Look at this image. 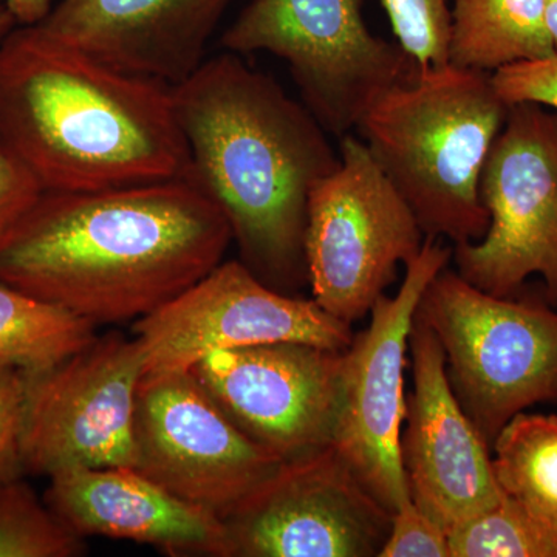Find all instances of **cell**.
<instances>
[{
    "label": "cell",
    "mask_w": 557,
    "mask_h": 557,
    "mask_svg": "<svg viewBox=\"0 0 557 557\" xmlns=\"http://www.w3.org/2000/svg\"><path fill=\"white\" fill-rule=\"evenodd\" d=\"M228 219L188 178L42 193L0 236V281L98 324L148 317L208 276Z\"/></svg>",
    "instance_id": "1"
},
{
    "label": "cell",
    "mask_w": 557,
    "mask_h": 557,
    "mask_svg": "<svg viewBox=\"0 0 557 557\" xmlns=\"http://www.w3.org/2000/svg\"><path fill=\"white\" fill-rule=\"evenodd\" d=\"M171 94L188 148L185 178L228 219L240 262L278 292L309 284L310 194L341 163L329 132L271 76L226 50Z\"/></svg>",
    "instance_id": "2"
},
{
    "label": "cell",
    "mask_w": 557,
    "mask_h": 557,
    "mask_svg": "<svg viewBox=\"0 0 557 557\" xmlns=\"http://www.w3.org/2000/svg\"><path fill=\"white\" fill-rule=\"evenodd\" d=\"M171 90L21 25L0 46V143L42 193L183 178L188 148Z\"/></svg>",
    "instance_id": "3"
},
{
    "label": "cell",
    "mask_w": 557,
    "mask_h": 557,
    "mask_svg": "<svg viewBox=\"0 0 557 557\" xmlns=\"http://www.w3.org/2000/svg\"><path fill=\"white\" fill-rule=\"evenodd\" d=\"M508 109L491 73L448 62L384 91L355 129L424 237L469 244L490 226L480 177Z\"/></svg>",
    "instance_id": "4"
},
{
    "label": "cell",
    "mask_w": 557,
    "mask_h": 557,
    "mask_svg": "<svg viewBox=\"0 0 557 557\" xmlns=\"http://www.w3.org/2000/svg\"><path fill=\"white\" fill-rule=\"evenodd\" d=\"M416 317L437 335L454 394L490 446L512 417L557 405V310L545 296H494L446 267Z\"/></svg>",
    "instance_id": "5"
},
{
    "label": "cell",
    "mask_w": 557,
    "mask_h": 557,
    "mask_svg": "<svg viewBox=\"0 0 557 557\" xmlns=\"http://www.w3.org/2000/svg\"><path fill=\"white\" fill-rule=\"evenodd\" d=\"M366 0H251L220 46L270 53L288 65L304 104L332 135L350 134L366 109L418 69L398 44L373 35Z\"/></svg>",
    "instance_id": "6"
},
{
    "label": "cell",
    "mask_w": 557,
    "mask_h": 557,
    "mask_svg": "<svg viewBox=\"0 0 557 557\" xmlns=\"http://www.w3.org/2000/svg\"><path fill=\"white\" fill-rule=\"evenodd\" d=\"M339 156V166L311 190L304 251L313 299L354 324L426 237L361 138L343 135Z\"/></svg>",
    "instance_id": "7"
},
{
    "label": "cell",
    "mask_w": 557,
    "mask_h": 557,
    "mask_svg": "<svg viewBox=\"0 0 557 557\" xmlns=\"http://www.w3.org/2000/svg\"><path fill=\"white\" fill-rule=\"evenodd\" d=\"M480 200L490 226L482 239L454 245L457 273L494 296L516 295L537 274L557 309V112L536 102L509 106L483 166Z\"/></svg>",
    "instance_id": "8"
},
{
    "label": "cell",
    "mask_w": 557,
    "mask_h": 557,
    "mask_svg": "<svg viewBox=\"0 0 557 557\" xmlns=\"http://www.w3.org/2000/svg\"><path fill=\"white\" fill-rule=\"evenodd\" d=\"M450 258L453 248L426 237L420 255L406 265L397 295L380 296L369 327L354 335L343 354L330 445L392 515L412 500L401 461L410 330L424 289Z\"/></svg>",
    "instance_id": "9"
},
{
    "label": "cell",
    "mask_w": 557,
    "mask_h": 557,
    "mask_svg": "<svg viewBox=\"0 0 557 557\" xmlns=\"http://www.w3.org/2000/svg\"><path fill=\"white\" fill-rule=\"evenodd\" d=\"M145 375L137 338H95L53 368L25 372L22 461L53 475L72 468H135V405Z\"/></svg>",
    "instance_id": "10"
},
{
    "label": "cell",
    "mask_w": 557,
    "mask_h": 557,
    "mask_svg": "<svg viewBox=\"0 0 557 557\" xmlns=\"http://www.w3.org/2000/svg\"><path fill=\"white\" fill-rule=\"evenodd\" d=\"M134 435L137 471L222 520L284 463L252 443L190 370L143 375Z\"/></svg>",
    "instance_id": "11"
},
{
    "label": "cell",
    "mask_w": 557,
    "mask_h": 557,
    "mask_svg": "<svg viewBox=\"0 0 557 557\" xmlns=\"http://www.w3.org/2000/svg\"><path fill=\"white\" fill-rule=\"evenodd\" d=\"M351 324L314 299L296 298L260 281L240 260L208 276L134 324L145 351V375L189 370L211 351L304 343L344 351Z\"/></svg>",
    "instance_id": "12"
},
{
    "label": "cell",
    "mask_w": 557,
    "mask_h": 557,
    "mask_svg": "<svg viewBox=\"0 0 557 557\" xmlns=\"http://www.w3.org/2000/svg\"><path fill=\"white\" fill-rule=\"evenodd\" d=\"M223 523L230 557H380L392 512L327 445L284 461Z\"/></svg>",
    "instance_id": "13"
},
{
    "label": "cell",
    "mask_w": 557,
    "mask_h": 557,
    "mask_svg": "<svg viewBox=\"0 0 557 557\" xmlns=\"http://www.w3.org/2000/svg\"><path fill=\"white\" fill-rule=\"evenodd\" d=\"M343 354L262 344L211 351L189 370L252 443L288 461L332 443Z\"/></svg>",
    "instance_id": "14"
},
{
    "label": "cell",
    "mask_w": 557,
    "mask_h": 557,
    "mask_svg": "<svg viewBox=\"0 0 557 557\" xmlns=\"http://www.w3.org/2000/svg\"><path fill=\"white\" fill-rule=\"evenodd\" d=\"M413 391L406 398L401 461L413 504L446 533L505 496L490 443L454 394L442 344L421 319L409 336Z\"/></svg>",
    "instance_id": "15"
},
{
    "label": "cell",
    "mask_w": 557,
    "mask_h": 557,
    "mask_svg": "<svg viewBox=\"0 0 557 557\" xmlns=\"http://www.w3.org/2000/svg\"><path fill=\"white\" fill-rule=\"evenodd\" d=\"M233 0H61L35 27L109 65L174 87L205 61Z\"/></svg>",
    "instance_id": "16"
},
{
    "label": "cell",
    "mask_w": 557,
    "mask_h": 557,
    "mask_svg": "<svg viewBox=\"0 0 557 557\" xmlns=\"http://www.w3.org/2000/svg\"><path fill=\"white\" fill-rule=\"evenodd\" d=\"M46 504L78 536L126 539L172 556L230 557L222 519L135 468H72L50 475Z\"/></svg>",
    "instance_id": "17"
},
{
    "label": "cell",
    "mask_w": 557,
    "mask_h": 557,
    "mask_svg": "<svg viewBox=\"0 0 557 557\" xmlns=\"http://www.w3.org/2000/svg\"><path fill=\"white\" fill-rule=\"evenodd\" d=\"M544 0H456L450 9L449 62L497 72L555 57Z\"/></svg>",
    "instance_id": "18"
},
{
    "label": "cell",
    "mask_w": 557,
    "mask_h": 557,
    "mask_svg": "<svg viewBox=\"0 0 557 557\" xmlns=\"http://www.w3.org/2000/svg\"><path fill=\"white\" fill-rule=\"evenodd\" d=\"M491 453L505 496L557 530L556 413H518L498 432Z\"/></svg>",
    "instance_id": "19"
},
{
    "label": "cell",
    "mask_w": 557,
    "mask_h": 557,
    "mask_svg": "<svg viewBox=\"0 0 557 557\" xmlns=\"http://www.w3.org/2000/svg\"><path fill=\"white\" fill-rule=\"evenodd\" d=\"M94 322L0 281V366L40 372L97 338Z\"/></svg>",
    "instance_id": "20"
},
{
    "label": "cell",
    "mask_w": 557,
    "mask_h": 557,
    "mask_svg": "<svg viewBox=\"0 0 557 557\" xmlns=\"http://www.w3.org/2000/svg\"><path fill=\"white\" fill-rule=\"evenodd\" d=\"M78 536L20 479L0 482V557H76Z\"/></svg>",
    "instance_id": "21"
},
{
    "label": "cell",
    "mask_w": 557,
    "mask_h": 557,
    "mask_svg": "<svg viewBox=\"0 0 557 557\" xmlns=\"http://www.w3.org/2000/svg\"><path fill=\"white\" fill-rule=\"evenodd\" d=\"M453 557H557V530L508 496L449 534Z\"/></svg>",
    "instance_id": "22"
},
{
    "label": "cell",
    "mask_w": 557,
    "mask_h": 557,
    "mask_svg": "<svg viewBox=\"0 0 557 557\" xmlns=\"http://www.w3.org/2000/svg\"><path fill=\"white\" fill-rule=\"evenodd\" d=\"M399 49L418 69L449 62V0H381Z\"/></svg>",
    "instance_id": "23"
},
{
    "label": "cell",
    "mask_w": 557,
    "mask_h": 557,
    "mask_svg": "<svg viewBox=\"0 0 557 557\" xmlns=\"http://www.w3.org/2000/svg\"><path fill=\"white\" fill-rule=\"evenodd\" d=\"M380 557H453L449 534L410 500L392 515Z\"/></svg>",
    "instance_id": "24"
},
{
    "label": "cell",
    "mask_w": 557,
    "mask_h": 557,
    "mask_svg": "<svg viewBox=\"0 0 557 557\" xmlns=\"http://www.w3.org/2000/svg\"><path fill=\"white\" fill-rule=\"evenodd\" d=\"M27 379L24 370L0 366V482L20 479Z\"/></svg>",
    "instance_id": "25"
},
{
    "label": "cell",
    "mask_w": 557,
    "mask_h": 557,
    "mask_svg": "<svg viewBox=\"0 0 557 557\" xmlns=\"http://www.w3.org/2000/svg\"><path fill=\"white\" fill-rule=\"evenodd\" d=\"M505 104L536 102L557 112V53L545 60L518 62L491 73Z\"/></svg>",
    "instance_id": "26"
},
{
    "label": "cell",
    "mask_w": 557,
    "mask_h": 557,
    "mask_svg": "<svg viewBox=\"0 0 557 557\" xmlns=\"http://www.w3.org/2000/svg\"><path fill=\"white\" fill-rule=\"evenodd\" d=\"M42 194L36 180L0 143V236L30 209Z\"/></svg>",
    "instance_id": "27"
},
{
    "label": "cell",
    "mask_w": 557,
    "mask_h": 557,
    "mask_svg": "<svg viewBox=\"0 0 557 557\" xmlns=\"http://www.w3.org/2000/svg\"><path fill=\"white\" fill-rule=\"evenodd\" d=\"M0 3L21 25L39 24L51 10V0H0Z\"/></svg>",
    "instance_id": "28"
},
{
    "label": "cell",
    "mask_w": 557,
    "mask_h": 557,
    "mask_svg": "<svg viewBox=\"0 0 557 557\" xmlns=\"http://www.w3.org/2000/svg\"><path fill=\"white\" fill-rule=\"evenodd\" d=\"M545 20L557 53V0H544Z\"/></svg>",
    "instance_id": "29"
},
{
    "label": "cell",
    "mask_w": 557,
    "mask_h": 557,
    "mask_svg": "<svg viewBox=\"0 0 557 557\" xmlns=\"http://www.w3.org/2000/svg\"><path fill=\"white\" fill-rule=\"evenodd\" d=\"M16 20H14L10 11L0 3V46H2L3 40L9 38L10 33L16 28Z\"/></svg>",
    "instance_id": "30"
}]
</instances>
